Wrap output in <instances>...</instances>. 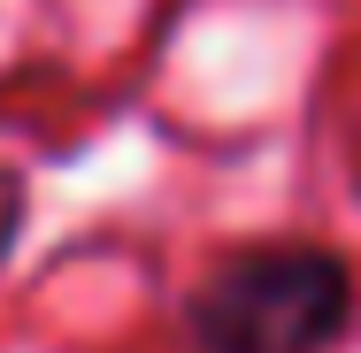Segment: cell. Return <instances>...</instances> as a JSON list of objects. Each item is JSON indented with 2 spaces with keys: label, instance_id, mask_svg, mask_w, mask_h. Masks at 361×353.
Returning a JSON list of instances; mask_svg holds the SVG:
<instances>
[{
  "label": "cell",
  "instance_id": "cell-1",
  "mask_svg": "<svg viewBox=\"0 0 361 353\" xmlns=\"http://www.w3.org/2000/svg\"><path fill=\"white\" fill-rule=\"evenodd\" d=\"M354 330V269L315 238H246L185 292L192 353H331Z\"/></svg>",
  "mask_w": 361,
  "mask_h": 353
}]
</instances>
